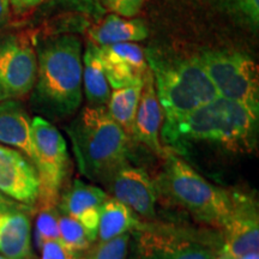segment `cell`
I'll return each mask as SVG.
<instances>
[{
	"label": "cell",
	"instance_id": "cell-4",
	"mask_svg": "<svg viewBox=\"0 0 259 259\" xmlns=\"http://www.w3.org/2000/svg\"><path fill=\"white\" fill-rule=\"evenodd\" d=\"M155 186L157 193L189 212L197 222L219 232L234 211L235 191L209 183L176 154H166V163Z\"/></svg>",
	"mask_w": 259,
	"mask_h": 259
},
{
	"label": "cell",
	"instance_id": "cell-7",
	"mask_svg": "<svg viewBox=\"0 0 259 259\" xmlns=\"http://www.w3.org/2000/svg\"><path fill=\"white\" fill-rule=\"evenodd\" d=\"M220 97L241 103L259 114L258 67L238 51H208L197 57Z\"/></svg>",
	"mask_w": 259,
	"mask_h": 259
},
{
	"label": "cell",
	"instance_id": "cell-18",
	"mask_svg": "<svg viewBox=\"0 0 259 259\" xmlns=\"http://www.w3.org/2000/svg\"><path fill=\"white\" fill-rule=\"evenodd\" d=\"M90 29L92 42L99 47L112 46L124 42H138L148 37V28L143 21L126 18L116 14L102 17Z\"/></svg>",
	"mask_w": 259,
	"mask_h": 259
},
{
	"label": "cell",
	"instance_id": "cell-23",
	"mask_svg": "<svg viewBox=\"0 0 259 259\" xmlns=\"http://www.w3.org/2000/svg\"><path fill=\"white\" fill-rule=\"evenodd\" d=\"M37 211L36 227H35V241L40 248L47 240L59 239V216L58 206L35 209Z\"/></svg>",
	"mask_w": 259,
	"mask_h": 259
},
{
	"label": "cell",
	"instance_id": "cell-30",
	"mask_svg": "<svg viewBox=\"0 0 259 259\" xmlns=\"http://www.w3.org/2000/svg\"><path fill=\"white\" fill-rule=\"evenodd\" d=\"M11 14V3L10 0H0V32L6 27Z\"/></svg>",
	"mask_w": 259,
	"mask_h": 259
},
{
	"label": "cell",
	"instance_id": "cell-32",
	"mask_svg": "<svg viewBox=\"0 0 259 259\" xmlns=\"http://www.w3.org/2000/svg\"><path fill=\"white\" fill-rule=\"evenodd\" d=\"M71 259H87V251L79 252V253H72Z\"/></svg>",
	"mask_w": 259,
	"mask_h": 259
},
{
	"label": "cell",
	"instance_id": "cell-22",
	"mask_svg": "<svg viewBox=\"0 0 259 259\" xmlns=\"http://www.w3.org/2000/svg\"><path fill=\"white\" fill-rule=\"evenodd\" d=\"M59 239L72 253L88 251L93 244L84 227L77 220L63 213L59 216Z\"/></svg>",
	"mask_w": 259,
	"mask_h": 259
},
{
	"label": "cell",
	"instance_id": "cell-26",
	"mask_svg": "<svg viewBox=\"0 0 259 259\" xmlns=\"http://www.w3.org/2000/svg\"><path fill=\"white\" fill-rule=\"evenodd\" d=\"M145 0H102L105 9L111 10L113 14L126 18H132L141 11Z\"/></svg>",
	"mask_w": 259,
	"mask_h": 259
},
{
	"label": "cell",
	"instance_id": "cell-34",
	"mask_svg": "<svg viewBox=\"0 0 259 259\" xmlns=\"http://www.w3.org/2000/svg\"><path fill=\"white\" fill-rule=\"evenodd\" d=\"M0 259H9V258H6V257H4V255L0 254Z\"/></svg>",
	"mask_w": 259,
	"mask_h": 259
},
{
	"label": "cell",
	"instance_id": "cell-3",
	"mask_svg": "<svg viewBox=\"0 0 259 259\" xmlns=\"http://www.w3.org/2000/svg\"><path fill=\"white\" fill-rule=\"evenodd\" d=\"M66 131L79 173L87 179L102 184L128 162V136L106 107H84Z\"/></svg>",
	"mask_w": 259,
	"mask_h": 259
},
{
	"label": "cell",
	"instance_id": "cell-5",
	"mask_svg": "<svg viewBox=\"0 0 259 259\" xmlns=\"http://www.w3.org/2000/svg\"><path fill=\"white\" fill-rule=\"evenodd\" d=\"M164 121L177 120L218 99L219 94L198 58L145 54Z\"/></svg>",
	"mask_w": 259,
	"mask_h": 259
},
{
	"label": "cell",
	"instance_id": "cell-31",
	"mask_svg": "<svg viewBox=\"0 0 259 259\" xmlns=\"http://www.w3.org/2000/svg\"><path fill=\"white\" fill-rule=\"evenodd\" d=\"M23 204H19L15 200L8 198V197L4 196L3 193H0V212L5 211V210H10V209H16L22 206Z\"/></svg>",
	"mask_w": 259,
	"mask_h": 259
},
{
	"label": "cell",
	"instance_id": "cell-20",
	"mask_svg": "<svg viewBox=\"0 0 259 259\" xmlns=\"http://www.w3.org/2000/svg\"><path fill=\"white\" fill-rule=\"evenodd\" d=\"M139 220L141 219L125 204L108 197L100 208L97 239L99 241H107L130 233Z\"/></svg>",
	"mask_w": 259,
	"mask_h": 259
},
{
	"label": "cell",
	"instance_id": "cell-16",
	"mask_svg": "<svg viewBox=\"0 0 259 259\" xmlns=\"http://www.w3.org/2000/svg\"><path fill=\"white\" fill-rule=\"evenodd\" d=\"M32 208H19L0 212V254L9 259H31Z\"/></svg>",
	"mask_w": 259,
	"mask_h": 259
},
{
	"label": "cell",
	"instance_id": "cell-12",
	"mask_svg": "<svg viewBox=\"0 0 259 259\" xmlns=\"http://www.w3.org/2000/svg\"><path fill=\"white\" fill-rule=\"evenodd\" d=\"M0 193L32 209L40 194V178L34 163L4 145H0Z\"/></svg>",
	"mask_w": 259,
	"mask_h": 259
},
{
	"label": "cell",
	"instance_id": "cell-29",
	"mask_svg": "<svg viewBox=\"0 0 259 259\" xmlns=\"http://www.w3.org/2000/svg\"><path fill=\"white\" fill-rule=\"evenodd\" d=\"M44 2L45 0H10L12 9L18 15L27 14V12L31 11L32 9L37 8Z\"/></svg>",
	"mask_w": 259,
	"mask_h": 259
},
{
	"label": "cell",
	"instance_id": "cell-15",
	"mask_svg": "<svg viewBox=\"0 0 259 259\" xmlns=\"http://www.w3.org/2000/svg\"><path fill=\"white\" fill-rule=\"evenodd\" d=\"M162 119L163 114L155 90L153 74L149 70L143 82L131 137L157 155L163 154L160 142Z\"/></svg>",
	"mask_w": 259,
	"mask_h": 259
},
{
	"label": "cell",
	"instance_id": "cell-21",
	"mask_svg": "<svg viewBox=\"0 0 259 259\" xmlns=\"http://www.w3.org/2000/svg\"><path fill=\"white\" fill-rule=\"evenodd\" d=\"M142 88H143V84L113 89L108 102H107V105H108L107 111H108L109 115L112 116L116 124L124 130L127 136L132 135Z\"/></svg>",
	"mask_w": 259,
	"mask_h": 259
},
{
	"label": "cell",
	"instance_id": "cell-6",
	"mask_svg": "<svg viewBox=\"0 0 259 259\" xmlns=\"http://www.w3.org/2000/svg\"><path fill=\"white\" fill-rule=\"evenodd\" d=\"M221 232L160 220H139L126 259H219Z\"/></svg>",
	"mask_w": 259,
	"mask_h": 259
},
{
	"label": "cell",
	"instance_id": "cell-33",
	"mask_svg": "<svg viewBox=\"0 0 259 259\" xmlns=\"http://www.w3.org/2000/svg\"><path fill=\"white\" fill-rule=\"evenodd\" d=\"M239 259H259V255H258V252H253V253L246 254V255H244V257H241Z\"/></svg>",
	"mask_w": 259,
	"mask_h": 259
},
{
	"label": "cell",
	"instance_id": "cell-9",
	"mask_svg": "<svg viewBox=\"0 0 259 259\" xmlns=\"http://www.w3.org/2000/svg\"><path fill=\"white\" fill-rule=\"evenodd\" d=\"M36 73V52L29 37L22 34L0 37V102L28 95Z\"/></svg>",
	"mask_w": 259,
	"mask_h": 259
},
{
	"label": "cell",
	"instance_id": "cell-2",
	"mask_svg": "<svg viewBox=\"0 0 259 259\" xmlns=\"http://www.w3.org/2000/svg\"><path fill=\"white\" fill-rule=\"evenodd\" d=\"M35 105L51 118L76 114L82 103V42L74 35H59L37 45Z\"/></svg>",
	"mask_w": 259,
	"mask_h": 259
},
{
	"label": "cell",
	"instance_id": "cell-11",
	"mask_svg": "<svg viewBox=\"0 0 259 259\" xmlns=\"http://www.w3.org/2000/svg\"><path fill=\"white\" fill-rule=\"evenodd\" d=\"M221 234L222 247L219 259H239L258 252V208L251 196L235 191L234 211Z\"/></svg>",
	"mask_w": 259,
	"mask_h": 259
},
{
	"label": "cell",
	"instance_id": "cell-28",
	"mask_svg": "<svg viewBox=\"0 0 259 259\" xmlns=\"http://www.w3.org/2000/svg\"><path fill=\"white\" fill-rule=\"evenodd\" d=\"M236 4L246 15V17L257 27L259 19V0H236Z\"/></svg>",
	"mask_w": 259,
	"mask_h": 259
},
{
	"label": "cell",
	"instance_id": "cell-17",
	"mask_svg": "<svg viewBox=\"0 0 259 259\" xmlns=\"http://www.w3.org/2000/svg\"><path fill=\"white\" fill-rule=\"evenodd\" d=\"M0 143L16 148L35 166L36 151L32 139L31 119L16 100L0 102Z\"/></svg>",
	"mask_w": 259,
	"mask_h": 259
},
{
	"label": "cell",
	"instance_id": "cell-19",
	"mask_svg": "<svg viewBox=\"0 0 259 259\" xmlns=\"http://www.w3.org/2000/svg\"><path fill=\"white\" fill-rule=\"evenodd\" d=\"M82 83L88 102L93 107H105L111 96V87L102 69L99 46L92 41L87 44L83 56Z\"/></svg>",
	"mask_w": 259,
	"mask_h": 259
},
{
	"label": "cell",
	"instance_id": "cell-13",
	"mask_svg": "<svg viewBox=\"0 0 259 259\" xmlns=\"http://www.w3.org/2000/svg\"><path fill=\"white\" fill-rule=\"evenodd\" d=\"M102 69L113 89L143 84L149 67L143 50L136 42L99 47Z\"/></svg>",
	"mask_w": 259,
	"mask_h": 259
},
{
	"label": "cell",
	"instance_id": "cell-1",
	"mask_svg": "<svg viewBox=\"0 0 259 259\" xmlns=\"http://www.w3.org/2000/svg\"><path fill=\"white\" fill-rule=\"evenodd\" d=\"M258 118L241 103L219 96L183 118L163 121L162 141L174 150L190 143H209L231 153H252L257 145Z\"/></svg>",
	"mask_w": 259,
	"mask_h": 259
},
{
	"label": "cell",
	"instance_id": "cell-8",
	"mask_svg": "<svg viewBox=\"0 0 259 259\" xmlns=\"http://www.w3.org/2000/svg\"><path fill=\"white\" fill-rule=\"evenodd\" d=\"M32 139L36 151L40 194L35 209L58 206L60 191L70 176L71 160L66 142L59 130L41 116L31 120Z\"/></svg>",
	"mask_w": 259,
	"mask_h": 259
},
{
	"label": "cell",
	"instance_id": "cell-14",
	"mask_svg": "<svg viewBox=\"0 0 259 259\" xmlns=\"http://www.w3.org/2000/svg\"><path fill=\"white\" fill-rule=\"evenodd\" d=\"M105 190L76 179L69 189L60 194L58 210L63 215L77 220L84 227L90 241L97 240L100 208L108 198Z\"/></svg>",
	"mask_w": 259,
	"mask_h": 259
},
{
	"label": "cell",
	"instance_id": "cell-25",
	"mask_svg": "<svg viewBox=\"0 0 259 259\" xmlns=\"http://www.w3.org/2000/svg\"><path fill=\"white\" fill-rule=\"evenodd\" d=\"M46 9L67 10L93 17L96 21H100L106 15L102 0H46Z\"/></svg>",
	"mask_w": 259,
	"mask_h": 259
},
{
	"label": "cell",
	"instance_id": "cell-27",
	"mask_svg": "<svg viewBox=\"0 0 259 259\" xmlns=\"http://www.w3.org/2000/svg\"><path fill=\"white\" fill-rule=\"evenodd\" d=\"M42 259H71L72 252L65 247L60 239L45 241L40 247Z\"/></svg>",
	"mask_w": 259,
	"mask_h": 259
},
{
	"label": "cell",
	"instance_id": "cell-24",
	"mask_svg": "<svg viewBox=\"0 0 259 259\" xmlns=\"http://www.w3.org/2000/svg\"><path fill=\"white\" fill-rule=\"evenodd\" d=\"M130 233L107 241H99L87 251V259H126Z\"/></svg>",
	"mask_w": 259,
	"mask_h": 259
},
{
	"label": "cell",
	"instance_id": "cell-10",
	"mask_svg": "<svg viewBox=\"0 0 259 259\" xmlns=\"http://www.w3.org/2000/svg\"><path fill=\"white\" fill-rule=\"evenodd\" d=\"M109 197L125 204L142 220L156 219L158 193L155 183L143 168L127 163L103 181Z\"/></svg>",
	"mask_w": 259,
	"mask_h": 259
}]
</instances>
